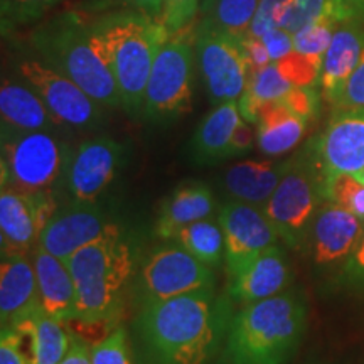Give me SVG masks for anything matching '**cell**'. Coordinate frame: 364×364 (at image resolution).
<instances>
[{
    "label": "cell",
    "mask_w": 364,
    "mask_h": 364,
    "mask_svg": "<svg viewBox=\"0 0 364 364\" xmlns=\"http://www.w3.org/2000/svg\"><path fill=\"white\" fill-rule=\"evenodd\" d=\"M243 120L238 102L216 105L196 127L189 142V154L196 164L226 161L228 145L236 127Z\"/></svg>",
    "instance_id": "d4e9b609"
},
{
    "label": "cell",
    "mask_w": 364,
    "mask_h": 364,
    "mask_svg": "<svg viewBox=\"0 0 364 364\" xmlns=\"http://www.w3.org/2000/svg\"><path fill=\"white\" fill-rule=\"evenodd\" d=\"M292 280L285 252L279 245L253 258L238 275L228 280V295L238 306L275 297Z\"/></svg>",
    "instance_id": "ac0fdd59"
},
{
    "label": "cell",
    "mask_w": 364,
    "mask_h": 364,
    "mask_svg": "<svg viewBox=\"0 0 364 364\" xmlns=\"http://www.w3.org/2000/svg\"><path fill=\"white\" fill-rule=\"evenodd\" d=\"M307 329V304L299 292L241 306L228 327L218 364H287Z\"/></svg>",
    "instance_id": "7a4b0ae2"
},
{
    "label": "cell",
    "mask_w": 364,
    "mask_h": 364,
    "mask_svg": "<svg viewBox=\"0 0 364 364\" xmlns=\"http://www.w3.org/2000/svg\"><path fill=\"white\" fill-rule=\"evenodd\" d=\"M19 78L43 98L46 107L61 125L91 130L103 124L102 103L91 98L75 81L54 70L41 58L19 59L16 65Z\"/></svg>",
    "instance_id": "8fae6325"
},
{
    "label": "cell",
    "mask_w": 364,
    "mask_h": 364,
    "mask_svg": "<svg viewBox=\"0 0 364 364\" xmlns=\"http://www.w3.org/2000/svg\"><path fill=\"white\" fill-rule=\"evenodd\" d=\"M233 306L215 287L140 306L135 329L145 364H208L221 353Z\"/></svg>",
    "instance_id": "6da1fadb"
},
{
    "label": "cell",
    "mask_w": 364,
    "mask_h": 364,
    "mask_svg": "<svg viewBox=\"0 0 364 364\" xmlns=\"http://www.w3.org/2000/svg\"><path fill=\"white\" fill-rule=\"evenodd\" d=\"M127 162V147L110 136H95L73 150L66 184L75 203H95Z\"/></svg>",
    "instance_id": "4fadbf2b"
},
{
    "label": "cell",
    "mask_w": 364,
    "mask_h": 364,
    "mask_svg": "<svg viewBox=\"0 0 364 364\" xmlns=\"http://www.w3.org/2000/svg\"><path fill=\"white\" fill-rule=\"evenodd\" d=\"M29 41L38 58L75 81L91 98L107 108L122 107L115 75L93 22L78 12L59 14L33 29Z\"/></svg>",
    "instance_id": "3957f363"
},
{
    "label": "cell",
    "mask_w": 364,
    "mask_h": 364,
    "mask_svg": "<svg viewBox=\"0 0 364 364\" xmlns=\"http://www.w3.org/2000/svg\"><path fill=\"white\" fill-rule=\"evenodd\" d=\"M358 177H361V179H363V181H364V171H363V172H361V174H358Z\"/></svg>",
    "instance_id": "681fc988"
},
{
    "label": "cell",
    "mask_w": 364,
    "mask_h": 364,
    "mask_svg": "<svg viewBox=\"0 0 364 364\" xmlns=\"http://www.w3.org/2000/svg\"><path fill=\"white\" fill-rule=\"evenodd\" d=\"M218 221L225 235L228 280L233 279L253 258L279 245L280 236L262 206L230 199L220 209Z\"/></svg>",
    "instance_id": "7c38bea8"
},
{
    "label": "cell",
    "mask_w": 364,
    "mask_h": 364,
    "mask_svg": "<svg viewBox=\"0 0 364 364\" xmlns=\"http://www.w3.org/2000/svg\"><path fill=\"white\" fill-rule=\"evenodd\" d=\"M76 289V318L85 324H115L124 292L136 273V248L127 235L102 238L66 260Z\"/></svg>",
    "instance_id": "5b68a950"
},
{
    "label": "cell",
    "mask_w": 364,
    "mask_h": 364,
    "mask_svg": "<svg viewBox=\"0 0 364 364\" xmlns=\"http://www.w3.org/2000/svg\"><path fill=\"white\" fill-rule=\"evenodd\" d=\"M127 7L135 9V11H140L147 16L154 17V19L161 21L162 16V0H122Z\"/></svg>",
    "instance_id": "7dc6e473"
},
{
    "label": "cell",
    "mask_w": 364,
    "mask_h": 364,
    "mask_svg": "<svg viewBox=\"0 0 364 364\" xmlns=\"http://www.w3.org/2000/svg\"><path fill=\"white\" fill-rule=\"evenodd\" d=\"M309 122L290 110L282 100L262 107L257 124V145L262 154L270 157L290 152L306 135Z\"/></svg>",
    "instance_id": "4316f807"
},
{
    "label": "cell",
    "mask_w": 364,
    "mask_h": 364,
    "mask_svg": "<svg viewBox=\"0 0 364 364\" xmlns=\"http://www.w3.org/2000/svg\"><path fill=\"white\" fill-rule=\"evenodd\" d=\"M0 364H31L29 354L24 351V338L12 327H2Z\"/></svg>",
    "instance_id": "60d3db41"
},
{
    "label": "cell",
    "mask_w": 364,
    "mask_h": 364,
    "mask_svg": "<svg viewBox=\"0 0 364 364\" xmlns=\"http://www.w3.org/2000/svg\"><path fill=\"white\" fill-rule=\"evenodd\" d=\"M290 161H243L225 174V189L231 199L265 206L289 171Z\"/></svg>",
    "instance_id": "603a6c76"
},
{
    "label": "cell",
    "mask_w": 364,
    "mask_h": 364,
    "mask_svg": "<svg viewBox=\"0 0 364 364\" xmlns=\"http://www.w3.org/2000/svg\"><path fill=\"white\" fill-rule=\"evenodd\" d=\"M215 209V194L208 184L196 181L184 182L162 201L154 230L161 240H172L181 228L206 220Z\"/></svg>",
    "instance_id": "44dd1931"
},
{
    "label": "cell",
    "mask_w": 364,
    "mask_h": 364,
    "mask_svg": "<svg viewBox=\"0 0 364 364\" xmlns=\"http://www.w3.org/2000/svg\"><path fill=\"white\" fill-rule=\"evenodd\" d=\"M0 115L4 125L19 130L54 132L61 125L29 85L11 78L0 86Z\"/></svg>",
    "instance_id": "484cf974"
},
{
    "label": "cell",
    "mask_w": 364,
    "mask_h": 364,
    "mask_svg": "<svg viewBox=\"0 0 364 364\" xmlns=\"http://www.w3.org/2000/svg\"><path fill=\"white\" fill-rule=\"evenodd\" d=\"M364 51V22L348 21L336 27L324 54L318 86L322 98L334 107L359 65Z\"/></svg>",
    "instance_id": "d6986e66"
},
{
    "label": "cell",
    "mask_w": 364,
    "mask_h": 364,
    "mask_svg": "<svg viewBox=\"0 0 364 364\" xmlns=\"http://www.w3.org/2000/svg\"><path fill=\"white\" fill-rule=\"evenodd\" d=\"M341 2L351 12L354 21L364 22V0H341Z\"/></svg>",
    "instance_id": "c3c4849f"
},
{
    "label": "cell",
    "mask_w": 364,
    "mask_h": 364,
    "mask_svg": "<svg viewBox=\"0 0 364 364\" xmlns=\"http://www.w3.org/2000/svg\"><path fill=\"white\" fill-rule=\"evenodd\" d=\"M364 107V51L359 59V65L349 78L348 85L341 95L338 103L334 105V112L351 110V108Z\"/></svg>",
    "instance_id": "ab89813d"
},
{
    "label": "cell",
    "mask_w": 364,
    "mask_h": 364,
    "mask_svg": "<svg viewBox=\"0 0 364 364\" xmlns=\"http://www.w3.org/2000/svg\"><path fill=\"white\" fill-rule=\"evenodd\" d=\"M324 179L364 171V107L334 112L326 130L309 150Z\"/></svg>",
    "instance_id": "2e32d148"
},
{
    "label": "cell",
    "mask_w": 364,
    "mask_h": 364,
    "mask_svg": "<svg viewBox=\"0 0 364 364\" xmlns=\"http://www.w3.org/2000/svg\"><path fill=\"white\" fill-rule=\"evenodd\" d=\"M122 231V226L112 221L102 208L93 206V203H76L54 213L41 233L38 245L66 262L81 248Z\"/></svg>",
    "instance_id": "9a60e30c"
},
{
    "label": "cell",
    "mask_w": 364,
    "mask_h": 364,
    "mask_svg": "<svg viewBox=\"0 0 364 364\" xmlns=\"http://www.w3.org/2000/svg\"><path fill=\"white\" fill-rule=\"evenodd\" d=\"M322 61L324 58L307 56V54L292 51L285 58L275 61L280 75L292 86H316L321 80Z\"/></svg>",
    "instance_id": "836d02e7"
},
{
    "label": "cell",
    "mask_w": 364,
    "mask_h": 364,
    "mask_svg": "<svg viewBox=\"0 0 364 364\" xmlns=\"http://www.w3.org/2000/svg\"><path fill=\"white\" fill-rule=\"evenodd\" d=\"M196 59L209 102H238L248 85L250 70L240 38L199 21L196 24Z\"/></svg>",
    "instance_id": "30bf717a"
},
{
    "label": "cell",
    "mask_w": 364,
    "mask_h": 364,
    "mask_svg": "<svg viewBox=\"0 0 364 364\" xmlns=\"http://www.w3.org/2000/svg\"><path fill=\"white\" fill-rule=\"evenodd\" d=\"M326 201L348 209L364 221V181L354 174L331 176L324 181Z\"/></svg>",
    "instance_id": "d6a6232c"
},
{
    "label": "cell",
    "mask_w": 364,
    "mask_h": 364,
    "mask_svg": "<svg viewBox=\"0 0 364 364\" xmlns=\"http://www.w3.org/2000/svg\"><path fill=\"white\" fill-rule=\"evenodd\" d=\"M292 88L294 86L280 75L275 63L252 73L247 88L238 100L240 113L243 120L257 125L263 105L282 100Z\"/></svg>",
    "instance_id": "83f0119b"
},
{
    "label": "cell",
    "mask_w": 364,
    "mask_h": 364,
    "mask_svg": "<svg viewBox=\"0 0 364 364\" xmlns=\"http://www.w3.org/2000/svg\"><path fill=\"white\" fill-rule=\"evenodd\" d=\"M58 211L53 193H22L2 186L0 193V240L2 257L26 255L39 241Z\"/></svg>",
    "instance_id": "5bb4252c"
},
{
    "label": "cell",
    "mask_w": 364,
    "mask_h": 364,
    "mask_svg": "<svg viewBox=\"0 0 364 364\" xmlns=\"http://www.w3.org/2000/svg\"><path fill=\"white\" fill-rule=\"evenodd\" d=\"M287 107L294 113H297L307 122H312L318 113L321 95L317 93L316 86H294L289 93L282 98Z\"/></svg>",
    "instance_id": "74e56055"
},
{
    "label": "cell",
    "mask_w": 364,
    "mask_h": 364,
    "mask_svg": "<svg viewBox=\"0 0 364 364\" xmlns=\"http://www.w3.org/2000/svg\"><path fill=\"white\" fill-rule=\"evenodd\" d=\"M338 26V22L331 19H321L306 26L294 34V51L307 56L324 58Z\"/></svg>",
    "instance_id": "e575fe53"
},
{
    "label": "cell",
    "mask_w": 364,
    "mask_h": 364,
    "mask_svg": "<svg viewBox=\"0 0 364 364\" xmlns=\"http://www.w3.org/2000/svg\"><path fill=\"white\" fill-rule=\"evenodd\" d=\"M196 59V27L169 36L159 51L145 88L142 117L167 124L191 112Z\"/></svg>",
    "instance_id": "52a82bcc"
},
{
    "label": "cell",
    "mask_w": 364,
    "mask_h": 364,
    "mask_svg": "<svg viewBox=\"0 0 364 364\" xmlns=\"http://www.w3.org/2000/svg\"><path fill=\"white\" fill-rule=\"evenodd\" d=\"M93 29L102 41L122 95V108L142 117L147 81L169 33L162 22L135 9H118L97 17Z\"/></svg>",
    "instance_id": "277c9868"
},
{
    "label": "cell",
    "mask_w": 364,
    "mask_h": 364,
    "mask_svg": "<svg viewBox=\"0 0 364 364\" xmlns=\"http://www.w3.org/2000/svg\"><path fill=\"white\" fill-rule=\"evenodd\" d=\"M255 140H257V135L253 134L252 124L241 120L240 125L236 127L233 136H231L230 145H228L226 159H235V157L247 156L250 150L253 149Z\"/></svg>",
    "instance_id": "ee69618b"
},
{
    "label": "cell",
    "mask_w": 364,
    "mask_h": 364,
    "mask_svg": "<svg viewBox=\"0 0 364 364\" xmlns=\"http://www.w3.org/2000/svg\"><path fill=\"white\" fill-rule=\"evenodd\" d=\"M59 364H93L91 361V348H88L85 339L80 336L71 334V344L68 349L66 356L61 359Z\"/></svg>",
    "instance_id": "bcb514c9"
},
{
    "label": "cell",
    "mask_w": 364,
    "mask_h": 364,
    "mask_svg": "<svg viewBox=\"0 0 364 364\" xmlns=\"http://www.w3.org/2000/svg\"><path fill=\"white\" fill-rule=\"evenodd\" d=\"M262 41L267 46L273 63L294 51V36L287 33L282 27H273V29L262 36Z\"/></svg>",
    "instance_id": "7bdbcfd3"
},
{
    "label": "cell",
    "mask_w": 364,
    "mask_h": 364,
    "mask_svg": "<svg viewBox=\"0 0 364 364\" xmlns=\"http://www.w3.org/2000/svg\"><path fill=\"white\" fill-rule=\"evenodd\" d=\"M201 9V0H162L161 22L169 36L193 26Z\"/></svg>",
    "instance_id": "8d00e7d4"
},
{
    "label": "cell",
    "mask_w": 364,
    "mask_h": 364,
    "mask_svg": "<svg viewBox=\"0 0 364 364\" xmlns=\"http://www.w3.org/2000/svg\"><path fill=\"white\" fill-rule=\"evenodd\" d=\"M364 233V221L338 204L326 201L314 220L311 241L314 262L324 267L348 257Z\"/></svg>",
    "instance_id": "e0dca14e"
},
{
    "label": "cell",
    "mask_w": 364,
    "mask_h": 364,
    "mask_svg": "<svg viewBox=\"0 0 364 364\" xmlns=\"http://www.w3.org/2000/svg\"><path fill=\"white\" fill-rule=\"evenodd\" d=\"M73 150L53 132L2 124V186L22 193H51L68 176Z\"/></svg>",
    "instance_id": "8992f818"
},
{
    "label": "cell",
    "mask_w": 364,
    "mask_h": 364,
    "mask_svg": "<svg viewBox=\"0 0 364 364\" xmlns=\"http://www.w3.org/2000/svg\"><path fill=\"white\" fill-rule=\"evenodd\" d=\"M324 181L311 152L295 157L263 206L280 240L289 248L300 250L311 240L314 220L321 203L326 201Z\"/></svg>",
    "instance_id": "ba28073f"
},
{
    "label": "cell",
    "mask_w": 364,
    "mask_h": 364,
    "mask_svg": "<svg viewBox=\"0 0 364 364\" xmlns=\"http://www.w3.org/2000/svg\"><path fill=\"white\" fill-rule=\"evenodd\" d=\"M172 241L211 268H218L225 260V235L220 221L206 218L191 223L181 228Z\"/></svg>",
    "instance_id": "f1b7e54d"
},
{
    "label": "cell",
    "mask_w": 364,
    "mask_h": 364,
    "mask_svg": "<svg viewBox=\"0 0 364 364\" xmlns=\"http://www.w3.org/2000/svg\"><path fill=\"white\" fill-rule=\"evenodd\" d=\"M12 327L27 341L31 364H59L71 344V334L65 322L49 317L43 307L17 318Z\"/></svg>",
    "instance_id": "cb8c5ba5"
},
{
    "label": "cell",
    "mask_w": 364,
    "mask_h": 364,
    "mask_svg": "<svg viewBox=\"0 0 364 364\" xmlns=\"http://www.w3.org/2000/svg\"><path fill=\"white\" fill-rule=\"evenodd\" d=\"M287 2L289 0H258L257 14H255L248 34L262 39V36L273 29V27H279L277 26L279 14Z\"/></svg>",
    "instance_id": "f35d334b"
},
{
    "label": "cell",
    "mask_w": 364,
    "mask_h": 364,
    "mask_svg": "<svg viewBox=\"0 0 364 364\" xmlns=\"http://www.w3.org/2000/svg\"><path fill=\"white\" fill-rule=\"evenodd\" d=\"M257 6L258 0H201L199 21L243 38L248 34Z\"/></svg>",
    "instance_id": "4dcf8cb0"
},
{
    "label": "cell",
    "mask_w": 364,
    "mask_h": 364,
    "mask_svg": "<svg viewBox=\"0 0 364 364\" xmlns=\"http://www.w3.org/2000/svg\"><path fill=\"white\" fill-rule=\"evenodd\" d=\"M321 19L336 21L338 24L354 21L351 12L341 0H289L282 7L277 26L294 36L306 26Z\"/></svg>",
    "instance_id": "f546056e"
},
{
    "label": "cell",
    "mask_w": 364,
    "mask_h": 364,
    "mask_svg": "<svg viewBox=\"0 0 364 364\" xmlns=\"http://www.w3.org/2000/svg\"><path fill=\"white\" fill-rule=\"evenodd\" d=\"M41 306L34 262L26 255H6L0 265V321L2 327L34 312Z\"/></svg>",
    "instance_id": "ffe728a7"
},
{
    "label": "cell",
    "mask_w": 364,
    "mask_h": 364,
    "mask_svg": "<svg viewBox=\"0 0 364 364\" xmlns=\"http://www.w3.org/2000/svg\"><path fill=\"white\" fill-rule=\"evenodd\" d=\"M240 41H241V46H243L245 56H247L250 75L255 71L262 70V68L272 65L273 61L270 54H268L267 46L263 44L262 39L253 38V36L250 34H245L243 38H240Z\"/></svg>",
    "instance_id": "b9f144b4"
},
{
    "label": "cell",
    "mask_w": 364,
    "mask_h": 364,
    "mask_svg": "<svg viewBox=\"0 0 364 364\" xmlns=\"http://www.w3.org/2000/svg\"><path fill=\"white\" fill-rule=\"evenodd\" d=\"M65 0H0L2 34L39 22L49 11Z\"/></svg>",
    "instance_id": "1f68e13d"
},
{
    "label": "cell",
    "mask_w": 364,
    "mask_h": 364,
    "mask_svg": "<svg viewBox=\"0 0 364 364\" xmlns=\"http://www.w3.org/2000/svg\"><path fill=\"white\" fill-rule=\"evenodd\" d=\"M343 280L354 287H364V233L358 247L349 255L343 267Z\"/></svg>",
    "instance_id": "f6af8a7d"
},
{
    "label": "cell",
    "mask_w": 364,
    "mask_h": 364,
    "mask_svg": "<svg viewBox=\"0 0 364 364\" xmlns=\"http://www.w3.org/2000/svg\"><path fill=\"white\" fill-rule=\"evenodd\" d=\"M134 279L136 302L140 306L215 287L213 268L177 243L149 253Z\"/></svg>",
    "instance_id": "9c48e42d"
},
{
    "label": "cell",
    "mask_w": 364,
    "mask_h": 364,
    "mask_svg": "<svg viewBox=\"0 0 364 364\" xmlns=\"http://www.w3.org/2000/svg\"><path fill=\"white\" fill-rule=\"evenodd\" d=\"M34 268L39 299L49 317L68 322L76 318V289L66 262L59 260L43 247L34 248Z\"/></svg>",
    "instance_id": "7402d4cb"
},
{
    "label": "cell",
    "mask_w": 364,
    "mask_h": 364,
    "mask_svg": "<svg viewBox=\"0 0 364 364\" xmlns=\"http://www.w3.org/2000/svg\"><path fill=\"white\" fill-rule=\"evenodd\" d=\"M91 361L93 364H134L124 327L112 329L107 338L91 346Z\"/></svg>",
    "instance_id": "d590c367"
}]
</instances>
